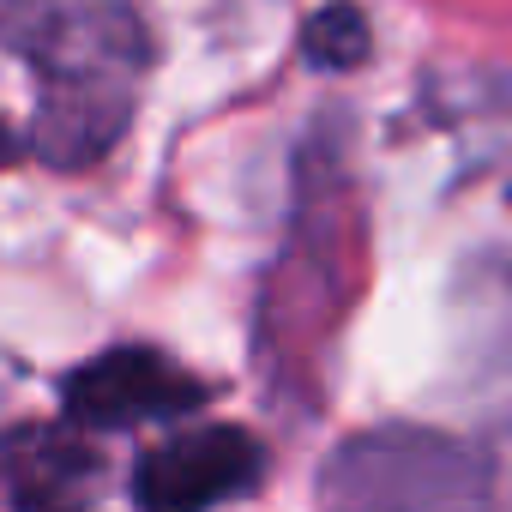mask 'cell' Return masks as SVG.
<instances>
[{"mask_svg": "<svg viewBox=\"0 0 512 512\" xmlns=\"http://www.w3.org/2000/svg\"><path fill=\"white\" fill-rule=\"evenodd\" d=\"M0 37L31 79L19 151L67 175L103 163L121 145L151 67L133 0H0Z\"/></svg>", "mask_w": 512, "mask_h": 512, "instance_id": "cell-1", "label": "cell"}, {"mask_svg": "<svg viewBox=\"0 0 512 512\" xmlns=\"http://www.w3.org/2000/svg\"><path fill=\"white\" fill-rule=\"evenodd\" d=\"M266 476V446L235 422L175 428L133 464L139 512H217L235 494H253Z\"/></svg>", "mask_w": 512, "mask_h": 512, "instance_id": "cell-2", "label": "cell"}, {"mask_svg": "<svg viewBox=\"0 0 512 512\" xmlns=\"http://www.w3.org/2000/svg\"><path fill=\"white\" fill-rule=\"evenodd\" d=\"M61 404L79 428L115 434V428H145V422H175L205 404V380H193L175 356L151 344H121L91 356L85 368L67 374Z\"/></svg>", "mask_w": 512, "mask_h": 512, "instance_id": "cell-3", "label": "cell"}, {"mask_svg": "<svg viewBox=\"0 0 512 512\" xmlns=\"http://www.w3.org/2000/svg\"><path fill=\"white\" fill-rule=\"evenodd\" d=\"M97 446L91 428H79L73 416L43 428L25 422L7 440V494L13 512H85L91 488H97Z\"/></svg>", "mask_w": 512, "mask_h": 512, "instance_id": "cell-4", "label": "cell"}, {"mask_svg": "<svg viewBox=\"0 0 512 512\" xmlns=\"http://www.w3.org/2000/svg\"><path fill=\"white\" fill-rule=\"evenodd\" d=\"M368 49H374V31H368V13L356 0H326L302 25V61L320 73H350L368 61Z\"/></svg>", "mask_w": 512, "mask_h": 512, "instance_id": "cell-5", "label": "cell"}]
</instances>
